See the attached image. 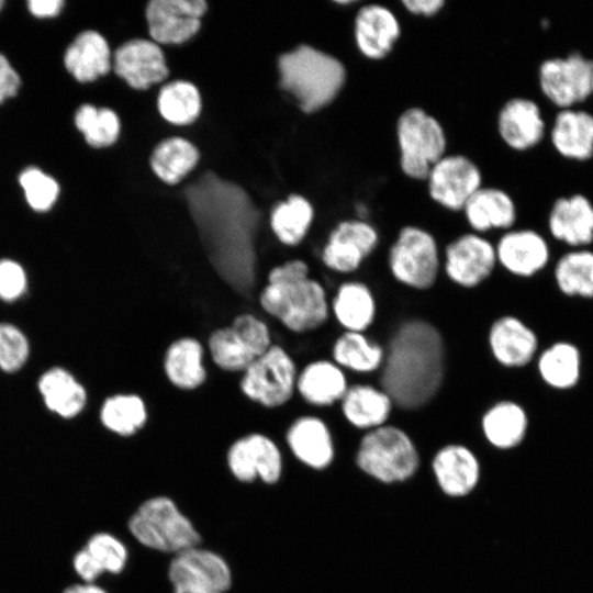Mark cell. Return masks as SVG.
Returning <instances> with one entry per match:
<instances>
[{
  "mask_svg": "<svg viewBox=\"0 0 593 593\" xmlns=\"http://www.w3.org/2000/svg\"><path fill=\"white\" fill-rule=\"evenodd\" d=\"M380 372V387L395 407L414 411L439 392L446 372V346L439 329L423 318L402 322L392 333Z\"/></svg>",
  "mask_w": 593,
  "mask_h": 593,
  "instance_id": "obj_1",
  "label": "cell"
},
{
  "mask_svg": "<svg viewBox=\"0 0 593 593\" xmlns=\"http://www.w3.org/2000/svg\"><path fill=\"white\" fill-rule=\"evenodd\" d=\"M189 211L212 246L246 251L259 210L239 184L205 171L184 191Z\"/></svg>",
  "mask_w": 593,
  "mask_h": 593,
  "instance_id": "obj_2",
  "label": "cell"
},
{
  "mask_svg": "<svg viewBox=\"0 0 593 593\" xmlns=\"http://www.w3.org/2000/svg\"><path fill=\"white\" fill-rule=\"evenodd\" d=\"M259 302L268 314L294 333L317 329L331 315L325 288L310 276L307 264L301 259L270 270Z\"/></svg>",
  "mask_w": 593,
  "mask_h": 593,
  "instance_id": "obj_3",
  "label": "cell"
},
{
  "mask_svg": "<svg viewBox=\"0 0 593 593\" xmlns=\"http://www.w3.org/2000/svg\"><path fill=\"white\" fill-rule=\"evenodd\" d=\"M280 87L291 93L305 113L328 105L346 82V68L336 57L310 45L280 56Z\"/></svg>",
  "mask_w": 593,
  "mask_h": 593,
  "instance_id": "obj_4",
  "label": "cell"
},
{
  "mask_svg": "<svg viewBox=\"0 0 593 593\" xmlns=\"http://www.w3.org/2000/svg\"><path fill=\"white\" fill-rule=\"evenodd\" d=\"M356 463L361 471L380 482H402L418 469L419 454L406 430L388 423L362 435L356 451Z\"/></svg>",
  "mask_w": 593,
  "mask_h": 593,
  "instance_id": "obj_5",
  "label": "cell"
},
{
  "mask_svg": "<svg viewBox=\"0 0 593 593\" xmlns=\"http://www.w3.org/2000/svg\"><path fill=\"white\" fill-rule=\"evenodd\" d=\"M388 268L392 278L409 289H432L441 272V254L435 236L416 225L403 226L389 248Z\"/></svg>",
  "mask_w": 593,
  "mask_h": 593,
  "instance_id": "obj_6",
  "label": "cell"
},
{
  "mask_svg": "<svg viewBox=\"0 0 593 593\" xmlns=\"http://www.w3.org/2000/svg\"><path fill=\"white\" fill-rule=\"evenodd\" d=\"M396 139L401 170L414 180H426L432 167L446 155L447 137L443 125L418 107L400 114Z\"/></svg>",
  "mask_w": 593,
  "mask_h": 593,
  "instance_id": "obj_7",
  "label": "cell"
},
{
  "mask_svg": "<svg viewBox=\"0 0 593 593\" xmlns=\"http://www.w3.org/2000/svg\"><path fill=\"white\" fill-rule=\"evenodd\" d=\"M130 532L144 546L179 553L200 542L192 523L166 496L145 501L128 522Z\"/></svg>",
  "mask_w": 593,
  "mask_h": 593,
  "instance_id": "obj_8",
  "label": "cell"
},
{
  "mask_svg": "<svg viewBox=\"0 0 593 593\" xmlns=\"http://www.w3.org/2000/svg\"><path fill=\"white\" fill-rule=\"evenodd\" d=\"M537 78L540 92L558 110L577 108L593 97V57L580 51L548 57Z\"/></svg>",
  "mask_w": 593,
  "mask_h": 593,
  "instance_id": "obj_9",
  "label": "cell"
},
{
  "mask_svg": "<svg viewBox=\"0 0 593 593\" xmlns=\"http://www.w3.org/2000/svg\"><path fill=\"white\" fill-rule=\"evenodd\" d=\"M270 346L267 325L249 313L237 315L231 325L215 329L209 338L214 363L226 371H245Z\"/></svg>",
  "mask_w": 593,
  "mask_h": 593,
  "instance_id": "obj_10",
  "label": "cell"
},
{
  "mask_svg": "<svg viewBox=\"0 0 593 593\" xmlns=\"http://www.w3.org/2000/svg\"><path fill=\"white\" fill-rule=\"evenodd\" d=\"M296 378L292 358L282 347L271 345L244 371L240 389L251 401L277 407L291 399Z\"/></svg>",
  "mask_w": 593,
  "mask_h": 593,
  "instance_id": "obj_11",
  "label": "cell"
},
{
  "mask_svg": "<svg viewBox=\"0 0 593 593\" xmlns=\"http://www.w3.org/2000/svg\"><path fill=\"white\" fill-rule=\"evenodd\" d=\"M496 266L494 244L474 232L457 236L441 255V271L450 282L463 289L481 286Z\"/></svg>",
  "mask_w": 593,
  "mask_h": 593,
  "instance_id": "obj_12",
  "label": "cell"
},
{
  "mask_svg": "<svg viewBox=\"0 0 593 593\" xmlns=\"http://www.w3.org/2000/svg\"><path fill=\"white\" fill-rule=\"evenodd\" d=\"M379 242L377 227L367 220H344L331 231L321 259L335 273L353 275L372 255Z\"/></svg>",
  "mask_w": 593,
  "mask_h": 593,
  "instance_id": "obj_13",
  "label": "cell"
},
{
  "mask_svg": "<svg viewBox=\"0 0 593 593\" xmlns=\"http://www.w3.org/2000/svg\"><path fill=\"white\" fill-rule=\"evenodd\" d=\"M169 579L175 593H224L232 581L222 557L197 547L176 553L169 566Z\"/></svg>",
  "mask_w": 593,
  "mask_h": 593,
  "instance_id": "obj_14",
  "label": "cell"
},
{
  "mask_svg": "<svg viewBox=\"0 0 593 593\" xmlns=\"http://www.w3.org/2000/svg\"><path fill=\"white\" fill-rule=\"evenodd\" d=\"M426 180L430 198L454 212L462 211L472 194L482 187L480 168L461 154L445 155L432 167Z\"/></svg>",
  "mask_w": 593,
  "mask_h": 593,
  "instance_id": "obj_15",
  "label": "cell"
},
{
  "mask_svg": "<svg viewBox=\"0 0 593 593\" xmlns=\"http://www.w3.org/2000/svg\"><path fill=\"white\" fill-rule=\"evenodd\" d=\"M494 246L497 265L510 275L523 279L540 273L551 257L546 237L527 227L505 231Z\"/></svg>",
  "mask_w": 593,
  "mask_h": 593,
  "instance_id": "obj_16",
  "label": "cell"
},
{
  "mask_svg": "<svg viewBox=\"0 0 593 593\" xmlns=\"http://www.w3.org/2000/svg\"><path fill=\"white\" fill-rule=\"evenodd\" d=\"M486 338L493 359L507 369H519L530 365L539 353L537 333L513 314L495 318L488 329Z\"/></svg>",
  "mask_w": 593,
  "mask_h": 593,
  "instance_id": "obj_17",
  "label": "cell"
},
{
  "mask_svg": "<svg viewBox=\"0 0 593 593\" xmlns=\"http://www.w3.org/2000/svg\"><path fill=\"white\" fill-rule=\"evenodd\" d=\"M206 9L203 0H153L146 8L148 32L155 43H183L199 31Z\"/></svg>",
  "mask_w": 593,
  "mask_h": 593,
  "instance_id": "obj_18",
  "label": "cell"
},
{
  "mask_svg": "<svg viewBox=\"0 0 593 593\" xmlns=\"http://www.w3.org/2000/svg\"><path fill=\"white\" fill-rule=\"evenodd\" d=\"M553 239L572 248L593 244V201L582 192L560 195L552 202L547 217Z\"/></svg>",
  "mask_w": 593,
  "mask_h": 593,
  "instance_id": "obj_19",
  "label": "cell"
},
{
  "mask_svg": "<svg viewBox=\"0 0 593 593\" xmlns=\"http://www.w3.org/2000/svg\"><path fill=\"white\" fill-rule=\"evenodd\" d=\"M227 462L235 478L244 482L259 477L267 483H275L282 469L277 445L262 434H250L237 439L228 450Z\"/></svg>",
  "mask_w": 593,
  "mask_h": 593,
  "instance_id": "obj_20",
  "label": "cell"
},
{
  "mask_svg": "<svg viewBox=\"0 0 593 593\" xmlns=\"http://www.w3.org/2000/svg\"><path fill=\"white\" fill-rule=\"evenodd\" d=\"M496 125L502 141L517 152L535 148L546 135L539 104L525 97L508 99L497 114Z\"/></svg>",
  "mask_w": 593,
  "mask_h": 593,
  "instance_id": "obj_21",
  "label": "cell"
},
{
  "mask_svg": "<svg viewBox=\"0 0 593 593\" xmlns=\"http://www.w3.org/2000/svg\"><path fill=\"white\" fill-rule=\"evenodd\" d=\"M400 35V22L388 7L368 3L357 11L354 20V37L358 51L366 58L372 60L385 58Z\"/></svg>",
  "mask_w": 593,
  "mask_h": 593,
  "instance_id": "obj_22",
  "label": "cell"
},
{
  "mask_svg": "<svg viewBox=\"0 0 593 593\" xmlns=\"http://www.w3.org/2000/svg\"><path fill=\"white\" fill-rule=\"evenodd\" d=\"M114 70L132 88L145 90L168 76L161 48L154 41L131 40L114 54Z\"/></svg>",
  "mask_w": 593,
  "mask_h": 593,
  "instance_id": "obj_23",
  "label": "cell"
},
{
  "mask_svg": "<svg viewBox=\"0 0 593 593\" xmlns=\"http://www.w3.org/2000/svg\"><path fill=\"white\" fill-rule=\"evenodd\" d=\"M549 141L563 159L577 163L593 159V113L580 108L558 110Z\"/></svg>",
  "mask_w": 593,
  "mask_h": 593,
  "instance_id": "obj_24",
  "label": "cell"
},
{
  "mask_svg": "<svg viewBox=\"0 0 593 593\" xmlns=\"http://www.w3.org/2000/svg\"><path fill=\"white\" fill-rule=\"evenodd\" d=\"M434 477L448 496L460 497L469 494L480 478V462L475 454L466 445L447 444L433 457Z\"/></svg>",
  "mask_w": 593,
  "mask_h": 593,
  "instance_id": "obj_25",
  "label": "cell"
},
{
  "mask_svg": "<svg viewBox=\"0 0 593 593\" xmlns=\"http://www.w3.org/2000/svg\"><path fill=\"white\" fill-rule=\"evenodd\" d=\"M339 406L347 423L365 433L388 424L395 407L383 388L365 382L349 384Z\"/></svg>",
  "mask_w": 593,
  "mask_h": 593,
  "instance_id": "obj_26",
  "label": "cell"
},
{
  "mask_svg": "<svg viewBox=\"0 0 593 593\" xmlns=\"http://www.w3.org/2000/svg\"><path fill=\"white\" fill-rule=\"evenodd\" d=\"M329 311L345 332L367 331L373 325L378 305L372 289L363 281H343L329 301Z\"/></svg>",
  "mask_w": 593,
  "mask_h": 593,
  "instance_id": "obj_27",
  "label": "cell"
},
{
  "mask_svg": "<svg viewBox=\"0 0 593 593\" xmlns=\"http://www.w3.org/2000/svg\"><path fill=\"white\" fill-rule=\"evenodd\" d=\"M535 362L539 379L555 391H570L577 388L582 379V351L571 340L552 342L539 350Z\"/></svg>",
  "mask_w": 593,
  "mask_h": 593,
  "instance_id": "obj_28",
  "label": "cell"
},
{
  "mask_svg": "<svg viewBox=\"0 0 593 593\" xmlns=\"http://www.w3.org/2000/svg\"><path fill=\"white\" fill-rule=\"evenodd\" d=\"M485 440L494 448L510 450L518 447L526 438L529 416L526 409L511 399L492 403L480 419Z\"/></svg>",
  "mask_w": 593,
  "mask_h": 593,
  "instance_id": "obj_29",
  "label": "cell"
},
{
  "mask_svg": "<svg viewBox=\"0 0 593 593\" xmlns=\"http://www.w3.org/2000/svg\"><path fill=\"white\" fill-rule=\"evenodd\" d=\"M472 232L483 234L492 230H511L517 220L513 198L500 188L481 187L462 209Z\"/></svg>",
  "mask_w": 593,
  "mask_h": 593,
  "instance_id": "obj_30",
  "label": "cell"
},
{
  "mask_svg": "<svg viewBox=\"0 0 593 593\" xmlns=\"http://www.w3.org/2000/svg\"><path fill=\"white\" fill-rule=\"evenodd\" d=\"M287 441L293 455L314 469L328 467L335 456L334 440L327 424L314 415L299 417L290 426Z\"/></svg>",
  "mask_w": 593,
  "mask_h": 593,
  "instance_id": "obj_31",
  "label": "cell"
},
{
  "mask_svg": "<svg viewBox=\"0 0 593 593\" xmlns=\"http://www.w3.org/2000/svg\"><path fill=\"white\" fill-rule=\"evenodd\" d=\"M348 387L346 371L328 359L307 363L298 374L295 384L303 400L314 406L339 403Z\"/></svg>",
  "mask_w": 593,
  "mask_h": 593,
  "instance_id": "obj_32",
  "label": "cell"
},
{
  "mask_svg": "<svg viewBox=\"0 0 593 593\" xmlns=\"http://www.w3.org/2000/svg\"><path fill=\"white\" fill-rule=\"evenodd\" d=\"M64 61L67 70L78 81L90 82L109 72L111 53L101 34L86 31L68 46Z\"/></svg>",
  "mask_w": 593,
  "mask_h": 593,
  "instance_id": "obj_33",
  "label": "cell"
},
{
  "mask_svg": "<svg viewBox=\"0 0 593 593\" xmlns=\"http://www.w3.org/2000/svg\"><path fill=\"white\" fill-rule=\"evenodd\" d=\"M384 357L385 348L361 332L343 331L332 347V360L343 370L358 374L380 371Z\"/></svg>",
  "mask_w": 593,
  "mask_h": 593,
  "instance_id": "obj_34",
  "label": "cell"
},
{
  "mask_svg": "<svg viewBox=\"0 0 593 593\" xmlns=\"http://www.w3.org/2000/svg\"><path fill=\"white\" fill-rule=\"evenodd\" d=\"M557 290L569 299L593 300V250L572 248L555 262Z\"/></svg>",
  "mask_w": 593,
  "mask_h": 593,
  "instance_id": "obj_35",
  "label": "cell"
},
{
  "mask_svg": "<svg viewBox=\"0 0 593 593\" xmlns=\"http://www.w3.org/2000/svg\"><path fill=\"white\" fill-rule=\"evenodd\" d=\"M202 360L203 348L200 342L192 337H182L168 347L164 369L175 387L193 390L206 379Z\"/></svg>",
  "mask_w": 593,
  "mask_h": 593,
  "instance_id": "obj_36",
  "label": "cell"
},
{
  "mask_svg": "<svg viewBox=\"0 0 593 593\" xmlns=\"http://www.w3.org/2000/svg\"><path fill=\"white\" fill-rule=\"evenodd\" d=\"M38 390L47 409L64 418L78 415L87 402L85 388L61 368L46 371L40 378Z\"/></svg>",
  "mask_w": 593,
  "mask_h": 593,
  "instance_id": "obj_37",
  "label": "cell"
},
{
  "mask_svg": "<svg viewBox=\"0 0 593 593\" xmlns=\"http://www.w3.org/2000/svg\"><path fill=\"white\" fill-rule=\"evenodd\" d=\"M198 160L199 152L193 144L181 137H170L155 147L150 166L164 182L175 184L194 168Z\"/></svg>",
  "mask_w": 593,
  "mask_h": 593,
  "instance_id": "obj_38",
  "label": "cell"
},
{
  "mask_svg": "<svg viewBox=\"0 0 593 593\" xmlns=\"http://www.w3.org/2000/svg\"><path fill=\"white\" fill-rule=\"evenodd\" d=\"M313 216L311 203L301 195L292 194L273 209L271 228L281 243L295 246L307 234Z\"/></svg>",
  "mask_w": 593,
  "mask_h": 593,
  "instance_id": "obj_39",
  "label": "cell"
},
{
  "mask_svg": "<svg viewBox=\"0 0 593 593\" xmlns=\"http://www.w3.org/2000/svg\"><path fill=\"white\" fill-rule=\"evenodd\" d=\"M102 424L120 436H131L147 419L145 403L135 394H118L108 398L100 411Z\"/></svg>",
  "mask_w": 593,
  "mask_h": 593,
  "instance_id": "obj_40",
  "label": "cell"
},
{
  "mask_svg": "<svg viewBox=\"0 0 593 593\" xmlns=\"http://www.w3.org/2000/svg\"><path fill=\"white\" fill-rule=\"evenodd\" d=\"M158 109L163 118L172 124L192 123L201 111L200 93L191 82H170L158 94Z\"/></svg>",
  "mask_w": 593,
  "mask_h": 593,
  "instance_id": "obj_41",
  "label": "cell"
},
{
  "mask_svg": "<svg viewBox=\"0 0 593 593\" xmlns=\"http://www.w3.org/2000/svg\"><path fill=\"white\" fill-rule=\"evenodd\" d=\"M75 124L92 147L112 145L120 133V121L115 112L108 108L81 105L75 115Z\"/></svg>",
  "mask_w": 593,
  "mask_h": 593,
  "instance_id": "obj_42",
  "label": "cell"
},
{
  "mask_svg": "<svg viewBox=\"0 0 593 593\" xmlns=\"http://www.w3.org/2000/svg\"><path fill=\"white\" fill-rule=\"evenodd\" d=\"M102 572L119 573L124 569L127 550L124 544L108 533H98L85 546Z\"/></svg>",
  "mask_w": 593,
  "mask_h": 593,
  "instance_id": "obj_43",
  "label": "cell"
},
{
  "mask_svg": "<svg viewBox=\"0 0 593 593\" xmlns=\"http://www.w3.org/2000/svg\"><path fill=\"white\" fill-rule=\"evenodd\" d=\"M25 198L36 211H46L55 203L59 188L57 182L37 168L25 169L19 178Z\"/></svg>",
  "mask_w": 593,
  "mask_h": 593,
  "instance_id": "obj_44",
  "label": "cell"
},
{
  "mask_svg": "<svg viewBox=\"0 0 593 593\" xmlns=\"http://www.w3.org/2000/svg\"><path fill=\"white\" fill-rule=\"evenodd\" d=\"M29 353L25 335L12 324L0 323V368L7 372L19 370Z\"/></svg>",
  "mask_w": 593,
  "mask_h": 593,
  "instance_id": "obj_45",
  "label": "cell"
},
{
  "mask_svg": "<svg viewBox=\"0 0 593 593\" xmlns=\"http://www.w3.org/2000/svg\"><path fill=\"white\" fill-rule=\"evenodd\" d=\"M26 288V276L15 261H0V299L12 301L22 295Z\"/></svg>",
  "mask_w": 593,
  "mask_h": 593,
  "instance_id": "obj_46",
  "label": "cell"
},
{
  "mask_svg": "<svg viewBox=\"0 0 593 593\" xmlns=\"http://www.w3.org/2000/svg\"><path fill=\"white\" fill-rule=\"evenodd\" d=\"M20 87V77L8 59L0 54V103L13 97Z\"/></svg>",
  "mask_w": 593,
  "mask_h": 593,
  "instance_id": "obj_47",
  "label": "cell"
},
{
  "mask_svg": "<svg viewBox=\"0 0 593 593\" xmlns=\"http://www.w3.org/2000/svg\"><path fill=\"white\" fill-rule=\"evenodd\" d=\"M72 566L76 573L88 583H92L103 573L85 548L75 555Z\"/></svg>",
  "mask_w": 593,
  "mask_h": 593,
  "instance_id": "obj_48",
  "label": "cell"
},
{
  "mask_svg": "<svg viewBox=\"0 0 593 593\" xmlns=\"http://www.w3.org/2000/svg\"><path fill=\"white\" fill-rule=\"evenodd\" d=\"M402 4L412 14L433 16L445 5L444 0H403Z\"/></svg>",
  "mask_w": 593,
  "mask_h": 593,
  "instance_id": "obj_49",
  "label": "cell"
},
{
  "mask_svg": "<svg viewBox=\"0 0 593 593\" xmlns=\"http://www.w3.org/2000/svg\"><path fill=\"white\" fill-rule=\"evenodd\" d=\"M61 0H31L27 2L30 11L41 18L55 16L61 10Z\"/></svg>",
  "mask_w": 593,
  "mask_h": 593,
  "instance_id": "obj_50",
  "label": "cell"
},
{
  "mask_svg": "<svg viewBox=\"0 0 593 593\" xmlns=\"http://www.w3.org/2000/svg\"><path fill=\"white\" fill-rule=\"evenodd\" d=\"M63 593H107L102 588L93 583H77L64 590Z\"/></svg>",
  "mask_w": 593,
  "mask_h": 593,
  "instance_id": "obj_51",
  "label": "cell"
},
{
  "mask_svg": "<svg viewBox=\"0 0 593 593\" xmlns=\"http://www.w3.org/2000/svg\"><path fill=\"white\" fill-rule=\"evenodd\" d=\"M3 3H4V2H3L2 0H0V10H1Z\"/></svg>",
  "mask_w": 593,
  "mask_h": 593,
  "instance_id": "obj_52",
  "label": "cell"
}]
</instances>
